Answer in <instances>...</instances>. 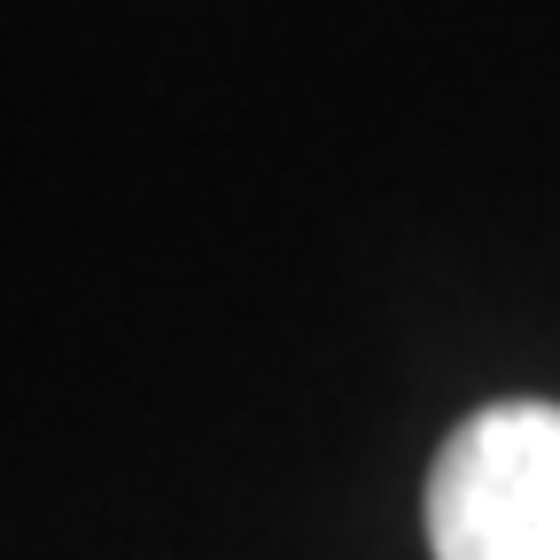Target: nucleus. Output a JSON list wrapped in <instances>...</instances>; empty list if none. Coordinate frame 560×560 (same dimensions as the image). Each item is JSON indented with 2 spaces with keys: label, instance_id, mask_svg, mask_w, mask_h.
<instances>
[{
  "label": "nucleus",
  "instance_id": "obj_1",
  "mask_svg": "<svg viewBox=\"0 0 560 560\" xmlns=\"http://www.w3.org/2000/svg\"><path fill=\"white\" fill-rule=\"evenodd\" d=\"M436 560H560V405H482L429 467Z\"/></svg>",
  "mask_w": 560,
  "mask_h": 560
}]
</instances>
